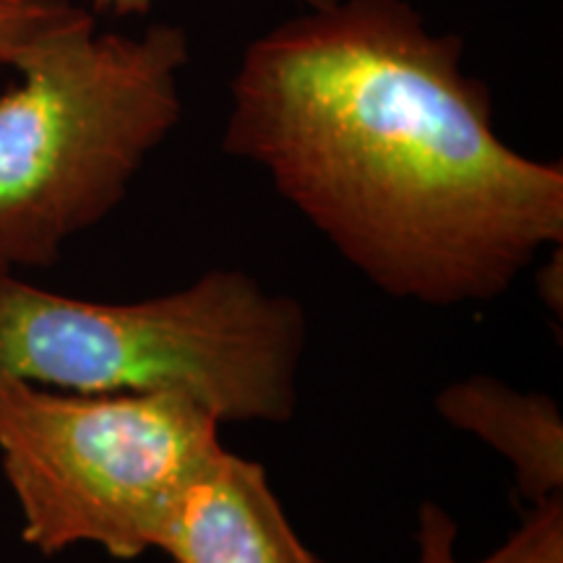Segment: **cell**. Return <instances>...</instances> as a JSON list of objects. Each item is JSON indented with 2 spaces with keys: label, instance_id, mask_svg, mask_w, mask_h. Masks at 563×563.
I'll return each instance as SVG.
<instances>
[{
  "label": "cell",
  "instance_id": "cell-1",
  "mask_svg": "<svg viewBox=\"0 0 563 563\" xmlns=\"http://www.w3.org/2000/svg\"><path fill=\"white\" fill-rule=\"evenodd\" d=\"M462 55L407 0L308 9L245 47L222 150L389 298L490 302L563 243V167L498 136Z\"/></svg>",
  "mask_w": 563,
  "mask_h": 563
},
{
  "label": "cell",
  "instance_id": "cell-2",
  "mask_svg": "<svg viewBox=\"0 0 563 563\" xmlns=\"http://www.w3.org/2000/svg\"><path fill=\"white\" fill-rule=\"evenodd\" d=\"M308 319L241 269L133 302L81 300L0 272V376L76 394H170L220 422L298 410Z\"/></svg>",
  "mask_w": 563,
  "mask_h": 563
},
{
  "label": "cell",
  "instance_id": "cell-3",
  "mask_svg": "<svg viewBox=\"0 0 563 563\" xmlns=\"http://www.w3.org/2000/svg\"><path fill=\"white\" fill-rule=\"evenodd\" d=\"M188 34L100 32L87 9L16 55L0 95V272L42 269L125 199L183 118Z\"/></svg>",
  "mask_w": 563,
  "mask_h": 563
},
{
  "label": "cell",
  "instance_id": "cell-4",
  "mask_svg": "<svg viewBox=\"0 0 563 563\" xmlns=\"http://www.w3.org/2000/svg\"><path fill=\"white\" fill-rule=\"evenodd\" d=\"M222 422L170 394H76L0 376V467L21 540L58 555L157 548L180 493L222 449Z\"/></svg>",
  "mask_w": 563,
  "mask_h": 563
},
{
  "label": "cell",
  "instance_id": "cell-5",
  "mask_svg": "<svg viewBox=\"0 0 563 563\" xmlns=\"http://www.w3.org/2000/svg\"><path fill=\"white\" fill-rule=\"evenodd\" d=\"M154 551L173 563H327L302 543L264 464L224 446L180 493Z\"/></svg>",
  "mask_w": 563,
  "mask_h": 563
},
{
  "label": "cell",
  "instance_id": "cell-6",
  "mask_svg": "<svg viewBox=\"0 0 563 563\" xmlns=\"http://www.w3.org/2000/svg\"><path fill=\"white\" fill-rule=\"evenodd\" d=\"M435 410L446 426L473 433L509 462L527 506L563 496V418L553 397L470 376L443 386Z\"/></svg>",
  "mask_w": 563,
  "mask_h": 563
},
{
  "label": "cell",
  "instance_id": "cell-7",
  "mask_svg": "<svg viewBox=\"0 0 563 563\" xmlns=\"http://www.w3.org/2000/svg\"><path fill=\"white\" fill-rule=\"evenodd\" d=\"M460 527L454 517L435 501H422L418 509V561L415 563H464L456 555ZM470 563H563V496L527 506L522 525L501 548Z\"/></svg>",
  "mask_w": 563,
  "mask_h": 563
},
{
  "label": "cell",
  "instance_id": "cell-8",
  "mask_svg": "<svg viewBox=\"0 0 563 563\" xmlns=\"http://www.w3.org/2000/svg\"><path fill=\"white\" fill-rule=\"evenodd\" d=\"M70 0H0V66H9L42 32L66 19Z\"/></svg>",
  "mask_w": 563,
  "mask_h": 563
},
{
  "label": "cell",
  "instance_id": "cell-9",
  "mask_svg": "<svg viewBox=\"0 0 563 563\" xmlns=\"http://www.w3.org/2000/svg\"><path fill=\"white\" fill-rule=\"evenodd\" d=\"M538 290L540 298L555 316L561 319V306H563V258H561V245L551 253V258L538 269Z\"/></svg>",
  "mask_w": 563,
  "mask_h": 563
},
{
  "label": "cell",
  "instance_id": "cell-10",
  "mask_svg": "<svg viewBox=\"0 0 563 563\" xmlns=\"http://www.w3.org/2000/svg\"><path fill=\"white\" fill-rule=\"evenodd\" d=\"M308 9H321L329 5L332 0H300ZM89 5L97 13H112V16L125 19V16H146L152 11L154 0H89Z\"/></svg>",
  "mask_w": 563,
  "mask_h": 563
}]
</instances>
